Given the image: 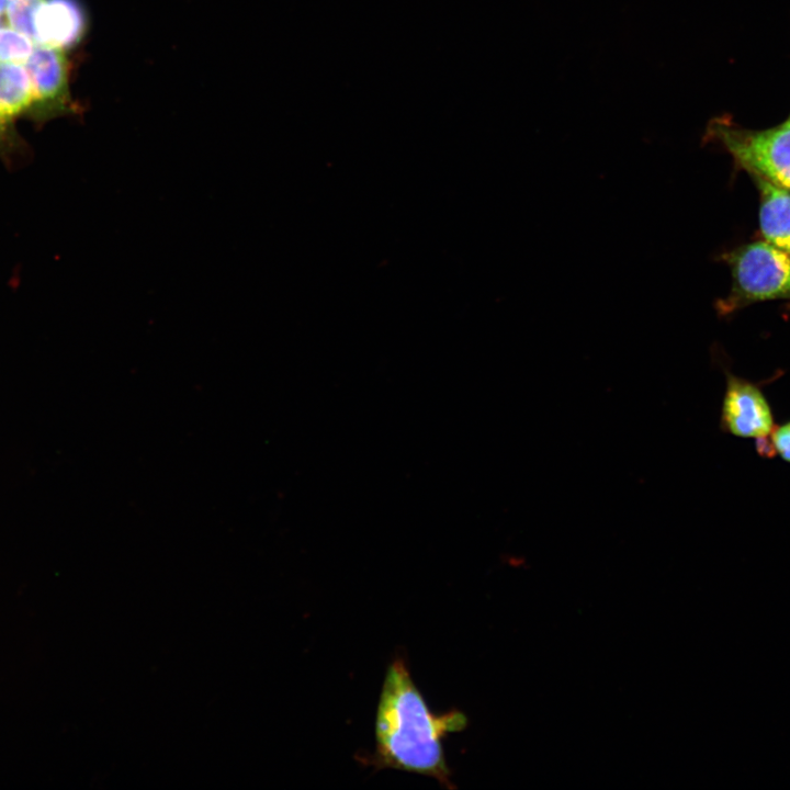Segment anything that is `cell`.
Masks as SVG:
<instances>
[{
    "instance_id": "3957f363",
    "label": "cell",
    "mask_w": 790,
    "mask_h": 790,
    "mask_svg": "<svg viewBox=\"0 0 790 790\" xmlns=\"http://www.w3.org/2000/svg\"><path fill=\"white\" fill-rule=\"evenodd\" d=\"M703 140L724 149L749 176L790 191V116L765 129L745 128L729 116H716L709 122Z\"/></svg>"
},
{
    "instance_id": "8fae6325",
    "label": "cell",
    "mask_w": 790,
    "mask_h": 790,
    "mask_svg": "<svg viewBox=\"0 0 790 790\" xmlns=\"http://www.w3.org/2000/svg\"><path fill=\"white\" fill-rule=\"evenodd\" d=\"M23 146V140L14 127L13 121L0 117V156L10 158L18 154Z\"/></svg>"
},
{
    "instance_id": "5b68a950",
    "label": "cell",
    "mask_w": 790,
    "mask_h": 790,
    "mask_svg": "<svg viewBox=\"0 0 790 790\" xmlns=\"http://www.w3.org/2000/svg\"><path fill=\"white\" fill-rule=\"evenodd\" d=\"M24 66L34 98L30 117L45 121L75 112L69 86V60L64 49L35 45Z\"/></svg>"
},
{
    "instance_id": "6da1fadb",
    "label": "cell",
    "mask_w": 790,
    "mask_h": 790,
    "mask_svg": "<svg viewBox=\"0 0 790 790\" xmlns=\"http://www.w3.org/2000/svg\"><path fill=\"white\" fill-rule=\"evenodd\" d=\"M467 726L460 710L435 714L413 680L406 661L394 658L382 684L374 725L375 751L360 760L375 769H396L436 779L453 790L442 740Z\"/></svg>"
},
{
    "instance_id": "ba28073f",
    "label": "cell",
    "mask_w": 790,
    "mask_h": 790,
    "mask_svg": "<svg viewBox=\"0 0 790 790\" xmlns=\"http://www.w3.org/2000/svg\"><path fill=\"white\" fill-rule=\"evenodd\" d=\"M33 90L24 64L0 63V117L14 121L30 116Z\"/></svg>"
},
{
    "instance_id": "277c9868",
    "label": "cell",
    "mask_w": 790,
    "mask_h": 790,
    "mask_svg": "<svg viewBox=\"0 0 790 790\" xmlns=\"http://www.w3.org/2000/svg\"><path fill=\"white\" fill-rule=\"evenodd\" d=\"M720 428L723 432L743 439H764L775 428V417L761 387L752 381L724 370Z\"/></svg>"
},
{
    "instance_id": "30bf717a",
    "label": "cell",
    "mask_w": 790,
    "mask_h": 790,
    "mask_svg": "<svg viewBox=\"0 0 790 790\" xmlns=\"http://www.w3.org/2000/svg\"><path fill=\"white\" fill-rule=\"evenodd\" d=\"M35 47L34 42L9 25H0V63L24 64Z\"/></svg>"
},
{
    "instance_id": "4fadbf2b",
    "label": "cell",
    "mask_w": 790,
    "mask_h": 790,
    "mask_svg": "<svg viewBox=\"0 0 790 790\" xmlns=\"http://www.w3.org/2000/svg\"><path fill=\"white\" fill-rule=\"evenodd\" d=\"M8 2L9 0H0V15H3Z\"/></svg>"
},
{
    "instance_id": "9c48e42d",
    "label": "cell",
    "mask_w": 790,
    "mask_h": 790,
    "mask_svg": "<svg viewBox=\"0 0 790 790\" xmlns=\"http://www.w3.org/2000/svg\"><path fill=\"white\" fill-rule=\"evenodd\" d=\"M42 2L43 0H9L3 13L8 25L34 42L35 18Z\"/></svg>"
},
{
    "instance_id": "8992f818",
    "label": "cell",
    "mask_w": 790,
    "mask_h": 790,
    "mask_svg": "<svg viewBox=\"0 0 790 790\" xmlns=\"http://www.w3.org/2000/svg\"><path fill=\"white\" fill-rule=\"evenodd\" d=\"M86 14L77 0H43L35 18V45L66 50L84 34Z\"/></svg>"
},
{
    "instance_id": "5bb4252c",
    "label": "cell",
    "mask_w": 790,
    "mask_h": 790,
    "mask_svg": "<svg viewBox=\"0 0 790 790\" xmlns=\"http://www.w3.org/2000/svg\"><path fill=\"white\" fill-rule=\"evenodd\" d=\"M2 24V15H0V25Z\"/></svg>"
},
{
    "instance_id": "52a82bcc",
    "label": "cell",
    "mask_w": 790,
    "mask_h": 790,
    "mask_svg": "<svg viewBox=\"0 0 790 790\" xmlns=\"http://www.w3.org/2000/svg\"><path fill=\"white\" fill-rule=\"evenodd\" d=\"M759 193V229L764 240L790 253V191L751 176Z\"/></svg>"
},
{
    "instance_id": "7c38bea8",
    "label": "cell",
    "mask_w": 790,
    "mask_h": 790,
    "mask_svg": "<svg viewBox=\"0 0 790 790\" xmlns=\"http://www.w3.org/2000/svg\"><path fill=\"white\" fill-rule=\"evenodd\" d=\"M768 439L774 458L778 455L785 462L790 463V420L775 426Z\"/></svg>"
},
{
    "instance_id": "7a4b0ae2",
    "label": "cell",
    "mask_w": 790,
    "mask_h": 790,
    "mask_svg": "<svg viewBox=\"0 0 790 790\" xmlns=\"http://www.w3.org/2000/svg\"><path fill=\"white\" fill-rule=\"evenodd\" d=\"M731 270L732 284L726 297L715 303L719 316H727L747 305L790 300V253L766 240L742 245L720 256Z\"/></svg>"
}]
</instances>
